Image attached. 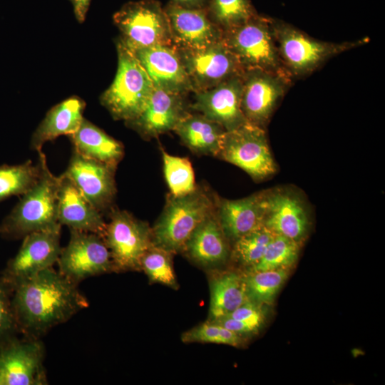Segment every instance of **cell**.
<instances>
[{"label": "cell", "instance_id": "6da1fadb", "mask_svg": "<svg viewBox=\"0 0 385 385\" xmlns=\"http://www.w3.org/2000/svg\"><path fill=\"white\" fill-rule=\"evenodd\" d=\"M12 307L19 333L41 339L89 305L78 284L53 267L12 288Z\"/></svg>", "mask_w": 385, "mask_h": 385}, {"label": "cell", "instance_id": "7a4b0ae2", "mask_svg": "<svg viewBox=\"0 0 385 385\" xmlns=\"http://www.w3.org/2000/svg\"><path fill=\"white\" fill-rule=\"evenodd\" d=\"M37 153L39 178L0 223V236L4 238L17 240L32 232L62 227L58 221L60 175L51 172L42 150Z\"/></svg>", "mask_w": 385, "mask_h": 385}, {"label": "cell", "instance_id": "3957f363", "mask_svg": "<svg viewBox=\"0 0 385 385\" xmlns=\"http://www.w3.org/2000/svg\"><path fill=\"white\" fill-rule=\"evenodd\" d=\"M217 195L197 185L190 193H169L163 210L152 228L153 245L173 254L181 252L197 225L216 209Z\"/></svg>", "mask_w": 385, "mask_h": 385}, {"label": "cell", "instance_id": "277c9868", "mask_svg": "<svg viewBox=\"0 0 385 385\" xmlns=\"http://www.w3.org/2000/svg\"><path fill=\"white\" fill-rule=\"evenodd\" d=\"M118 67L113 81L101 94V104L114 120L124 123L145 108L154 86L133 52L117 40Z\"/></svg>", "mask_w": 385, "mask_h": 385}, {"label": "cell", "instance_id": "5b68a950", "mask_svg": "<svg viewBox=\"0 0 385 385\" xmlns=\"http://www.w3.org/2000/svg\"><path fill=\"white\" fill-rule=\"evenodd\" d=\"M271 26L278 54L289 76L309 74L329 58L368 41L329 43L315 39L284 22L271 20Z\"/></svg>", "mask_w": 385, "mask_h": 385}, {"label": "cell", "instance_id": "8992f818", "mask_svg": "<svg viewBox=\"0 0 385 385\" xmlns=\"http://www.w3.org/2000/svg\"><path fill=\"white\" fill-rule=\"evenodd\" d=\"M222 41L244 71L262 70L290 76L278 54L270 19L257 14L222 31Z\"/></svg>", "mask_w": 385, "mask_h": 385}, {"label": "cell", "instance_id": "52a82bcc", "mask_svg": "<svg viewBox=\"0 0 385 385\" xmlns=\"http://www.w3.org/2000/svg\"><path fill=\"white\" fill-rule=\"evenodd\" d=\"M102 237L109 250L113 272L140 270L141 260L153 245L149 224L127 210L113 208Z\"/></svg>", "mask_w": 385, "mask_h": 385}, {"label": "cell", "instance_id": "ba28073f", "mask_svg": "<svg viewBox=\"0 0 385 385\" xmlns=\"http://www.w3.org/2000/svg\"><path fill=\"white\" fill-rule=\"evenodd\" d=\"M113 19L120 33L118 39L131 51L173 45L168 19L158 1H129L114 14Z\"/></svg>", "mask_w": 385, "mask_h": 385}, {"label": "cell", "instance_id": "9c48e42d", "mask_svg": "<svg viewBox=\"0 0 385 385\" xmlns=\"http://www.w3.org/2000/svg\"><path fill=\"white\" fill-rule=\"evenodd\" d=\"M216 158L241 168L255 182L277 170L265 129L250 123L225 131Z\"/></svg>", "mask_w": 385, "mask_h": 385}, {"label": "cell", "instance_id": "30bf717a", "mask_svg": "<svg viewBox=\"0 0 385 385\" xmlns=\"http://www.w3.org/2000/svg\"><path fill=\"white\" fill-rule=\"evenodd\" d=\"M58 272L70 280L80 282L113 272L111 254L100 235L70 230L68 245L57 261Z\"/></svg>", "mask_w": 385, "mask_h": 385}, {"label": "cell", "instance_id": "8fae6325", "mask_svg": "<svg viewBox=\"0 0 385 385\" xmlns=\"http://www.w3.org/2000/svg\"><path fill=\"white\" fill-rule=\"evenodd\" d=\"M41 339L15 336L0 345V385L48 384Z\"/></svg>", "mask_w": 385, "mask_h": 385}, {"label": "cell", "instance_id": "7c38bea8", "mask_svg": "<svg viewBox=\"0 0 385 385\" xmlns=\"http://www.w3.org/2000/svg\"><path fill=\"white\" fill-rule=\"evenodd\" d=\"M177 50L193 93L210 89L244 73L222 38L221 41L201 49Z\"/></svg>", "mask_w": 385, "mask_h": 385}, {"label": "cell", "instance_id": "4fadbf2b", "mask_svg": "<svg viewBox=\"0 0 385 385\" xmlns=\"http://www.w3.org/2000/svg\"><path fill=\"white\" fill-rule=\"evenodd\" d=\"M289 77L262 70L244 71L241 109L248 123L265 129L285 93Z\"/></svg>", "mask_w": 385, "mask_h": 385}, {"label": "cell", "instance_id": "5bb4252c", "mask_svg": "<svg viewBox=\"0 0 385 385\" xmlns=\"http://www.w3.org/2000/svg\"><path fill=\"white\" fill-rule=\"evenodd\" d=\"M61 230L32 232L23 238L18 252L1 273L11 289L57 263L62 249Z\"/></svg>", "mask_w": 385, "mask_h": 385}, {"label": "cell", "instance_id": "9a60e30c", "mask_svg": "<svg viewBox=\"0 0 385 385\" xmlns=\"http://www.w3.org/2000/svg\"><path fill=\"white\" fill-rule=\"evenodd\" d=\"M265 211L263 225L299 244L310 226L308 205L302 195L291 188L265 190Z\"/></svg>", "mask_w": 385, "mask_h": 385}, {"label": "cell", "instance_id": "2e32d148", "mask_svg": "<svg viewBox=\"0 0 385 385\" xmlns=\"http://www.w3.org/2000/svg\"><path fill=\"white\" fill-rule=\"evenodd\" d=\"M115 170L116 168L86 158L73 150L61 175L71 180L88 202L104 215L113 208L117 192Z\"/></svg>", "mask_w": 385, "mask_h": 385}, {"label": "cell", "instance_id": "e0dca14e", "mask_svg": "<svg viewBox=\"0 0 385 385\" xmlns=\"http://www.w3.org/2000/svg\"><path fill=\"white\" fill-rule=\"evenodd\" d=\"M164 9L176 48L198 50L222 40V32L211 20L205 6L190 8L171 1Z\"/></svg>", "mask_w": 385, "mask_h": 385}, {"label": "cell", "instance_id": "ac0fdd59", "mask_svg": "<svg viewBox=\"0 0 385 385\" xmlns=\"http://www.w3.org/2000/svg\"><path fill=\"white\" fill-rule=\"evenodd\" d=\"M242 76L232 77L210 89L194 93L190 109L218 123L226 131L248 123L241 109Z\"/></svg>", "mask_w": 385, "mask_h": 385}, {"label": "cell", "instance_id": "d6986e66", "mask_svg": "<svg viewBox=\"0 0 385 385\" xmlns=\"http://www.w3.org/2000/svg\"><path fill=\"white\" fill-rule=\"evenodd\" d=\"M185 97V95L154 87L143 111L125 124L144 140L173 130L180 120L190 111Z\"/></svg>", "mask_w": 385, "mask_h": 385}, {"label": "cell", "instance_id": "ffe728a7", "mask_svg": "<svg viewBox=\"0 0 385 385\" xmlns=\"http://www.w3.org/2000/svg\"><path fill=\"white\" fill-rule=\"evenodd\" d=\"M131 51L154 87L185 96L192 92L178 50L173 45H157Z\"/></svg>", "mask_w": 385, "mask_h": 385}, {"label": "cell", "instance_id": "44dd1931", "mask_svg": "<svg viewBox=\"0 0 385 385\" xmlns=\"http://www.w3.org/2000/svg\"><path fill=\"white\" fill-rule=\"evenodd\" d=\"M216 211L221 227L234 242L263 225L265 211V190L250 196L228 200L217 197Z\"/></svg>", "mask_w": 385, "mask_h": 385}, {"label": "cell", "instance_id": "7402d4cb", "mask_svg": "<svg viewBox=\"0 0 385 385\" xmlns=\"http://www.w3.org/2000/svg\"><path fill=\"white\" fill-rule=\"evenodd\" d=\"M58 193V221L69 230L103 235L106 222L68 178L60 175Z\"/></svg>", "mask_w": 385, "mask_h": 385}, {"label": "cell", "instance_id": "603a6c76", "mask_svg": "<svg viewBox=\"0 0 385 385\" xmlns=\"http://www.w3.org/2000/svg\"><path fill=\"white\" fill-rule=\"evenodd\" d=\"M182 252L204 267H215L227 261L230 255L228 240L220 224L216 209L194 230Z\"/></svg>", "mask_w": 385, "mask_h": 385}, {"label": "cell", "instance_id": "cb8c5ba5", "mask_svg": "<svg viewBox=\"0 0 385 385\" xmlns=\"http://www.w3.org/2000/svg\"><path fill=\"white\" fill-rule=\"evenodd\" d=\"M86 103L72 96L53 106L33 133L31 149L39 151L43 145L61 135H71L79 128L83 120Z\"/></svg>", "mask_w": 385, "mask_h": 385}, {"label": "cell", "instance_id": "d4e9b609", "mask_svg": "<svg viewBox=\"0 0 385 385\" xmlns=\"http://www.w3.org/2000/svg\"><path fill=\"white\" fill-rule=\"evenodd\" d=\"M173 131L192 153L217 157L226 130L218 123L190 110L180 120Z\"/></svg>", "mask_w": 385, "mask_h": 385}, {"label": "cell", "instance_id": "484cf974", "mask_svg": "<svg viewBox=\"0 0 385 385\" xmlns=\"http://www.w3.org/2000/svg\"><path fill=\"white\" fill-rule=\"evenodd\" d=\"M73 150L80 155L116 168L124 156L123 145L85 118L79 128L68 136Z\"/></svg>", "mask_w": 385, "mask_h": 385}, {"label": "cell", "instance_id": "4316f807", "mask_svg": "<svg viewBox=\"0 0 385 385\" xmlns=\"http://www.w3.org/2000/svg\"><path fill=\"white\" fill-rule=\"evenodd\" d=\"M209 320L224 317L249 299L245 276L234 272L216 274L210 280Z\"/></svg>", "mask_w": 385, "mask_h": 385}, {"label": "cell", "instance_id": "83f0119b", "mask_svg": "<svg viewBox=\"0 0 385 385\" xmlns=\"http://www.w3.org/2000/svg\"><path fill=\"white\" fill-rule=\"evenodd\" d=\"M40 163L27 160L15 165L0 166V202L12 196H21L37 182Z\"/></svg>", "mask_w": 385, "mask_h": 385}, {"label": "cell", "instance_id": "f1b7e54d", "mask_svg": "<svg viewBox=\"0 0 385 385\" xmlns=\"http://www.w3.org/2000/svg\"><path fill=\"white\" fill-rule=\"evenodd\" d=\"M205 7L210 18L222 32L257 14L250 0H208Z\"/></svg>", "mask_w": 385, "mask_h": 385}, {"label": "cell", "instance_id": "f546056e", "mask_svg": "<svg viewBox=\"0 0 385 385\" xmlns=\"http://www.w3.org/2000/svg\"><path fill=\"white\" fill-rule=\"evenodd\" d=\"M299 252L298 242L274 233L262 257L250 267V270L258 272L286 269L296 262Z\"/></svg>", "mask_w": 385, "mask_h": 385}, {"label": "cell", "instance_id": "4dcf8cb0", "mask_svg": "<svg viewBox=\"0 0 385 385\" xmlns=\"http://www.w3.org/2000/svg\"><path fill=\"white\" fill-rule=\"evenodd\" d=\"M161 153L165 179L170 193L180 196L193 191L197 184L190 160L188 158L168 154L163 149Z\"/></svg>", "mask_w": 385, "mask_h": 385}, {"label": "cell", "instance_id": "1f68e13d", "mask_svg": "<svg viewBox=\"0 0 385 385\" xmlns=\"http://www.w3.org/2000/svg\"><path fill=\"white\" fill-rule=\"evenodd\" d=\"M245 276L247 296L258 304H269L287 278L286 269L250 272Z\"/></svg>", "mask_w": 385, "mask_h": 385}, {"label": "cell", "instance_id": "d6a6232c", "mask_svg": "<svg viewBox=\"0 0 385 385\" xmlns=\"http://www.w3.org/2000/svg\"><path fill=\"white\" fill-rule=\"evenodd\" d=\"M274 232L261 225L233 242L232 255L241 265L251 267L264 255Z\"/></svg>", "mask_w": 385, "mask_h": 385}, {"label": "cell", "instance_id": "836d02e7", "mask_svg": "<svg viewBox=\"0 0 385 385\" xmlns=\"http://www.w3.org/2000/svg\"><path fill=\"white\" fill-rule=\"evenodd\" d=\"M173 255L153 245L143 257L140 270L144 271L151 282L177 289L178 284L173 267Z\"/></svg>", "mask_w": 385, "mask_h": 385}, {"label": "cell", "instance_id": "e575fe53", "mask_svg": "<svg viewBox=\"0 0 385 385\" xmlns=\"http://www.w3.org/2000/svg\"><path fill=\"white\" fill-rule=\"evenodd\" d=\"M181 340L184 343H213L232 346L242 343L240 334L209 320L184 332Z\"/></svg>", "mask_w": 385, "mask_h": 385}, {"label": "cell", "instance_id": "d590c367", "mask_svg": "<svg viewBox=\"0 0 385 385\" xmlns=\"http://www.w3.org/2000/svg\"><path fill=\"white\" fill-rule=\"evenodd\" d=\"M12 292L0 273V345L19 334L12 307Z\"/></svg>", "mask_w": 385, "mask_h": 385}, {"label": "cell", "instance_id": "8d00e7d4", "mask_svg": "<svg viewBox=\"0 0 385 385\" xmlns=\"http://www.w3.org/2000/svg\"><path fill=\"white\" fill-rule=\"evenodd\" d=\"M225 317L236 320L257 324L259 325H262L264 319V315L260 304L251 300H248Z\"/></svg>", "mask_w": 385, "mask_h": 385}, {"label": "cell", "instance_id": "74e56055", "mask_svg": "<svg viewBox=\"0 0 385 385\" xmlns=\"http://www.w3.org/2000/svg\"><path fill=\"white\" fill-rule=\"evenodd\" d=\"M71 3L74 15L79 23H83L88 13L91 0H69Z\"/></svg>", "mask_w": 385, "mask_h": 385}, {"label": "cell", "instance_id": "f35d334b", "mask_svg": "<svg viewBox=\"0 0 385 385\" xmlns=\"http://www.w3.org/2000/svg\"><path fill=\"white\" fill-rule=\"evenodd\" d=\"M181 6L190 8H202L206 6L207 0H171Z\"/></svg>", "mask_w": 385, "mask_h": 385}]
</instances>
